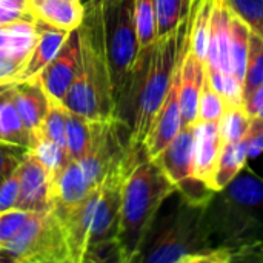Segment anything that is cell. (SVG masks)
Instances as JSON below:
<instances>
[{
  "instance_id": "1",
  "label": "cell",
  "mask_w": 263,
  "mask_h": 263,
  "mask_svg": "<svg viewBox=\"0 0 263 263\" xmlns=\"http://www.w3.org/2000/svg\"><path fill=\"white\" fill-rule=\"evenodd\" d=\"M193 12V11H191ZM191 26V14L171 32L139 51L116 97V119L129 129L131 146L143 149L153 120L160 109L180 65Z\"/></svg>"
},
{
  "instance_id": "2",
  "label": "cell",
  "mask_w": 263,
  "mask_h": 263,
  "mask_svg": "<svg viewBox=\"0 0 263 263\" xmlns=\"http://www.w3.org/2000/svg\"><path fill=\"white\" fill-rule=\"evenodd\" d=\"M206 205L193 203L179 191L157 213L134 263H228L225 250L213 245Z\"/></svg>"
},
{
  "instance_id": "3",
  "label": "cell",
  "mask_w": 263,
  "mask_h": 263,
  "mask_svg": "<svg viewBox=\"0 0 263 263\" xmlns=\"http://www.w3.org/2000/svg\"><path fill=\"white\" fill-rule=\"evenodd\" d=\"M214 247L228 254V263L242 257L263 242V179L248 165L220 191L205 210Z\"/></svg>"
},
{
  "instance_id": "4",
  "label": "cell",
  "mask_w": 263,
  "mask_h": 263,
  "mask_svg": "<svg viewBox=\"0 0 263 263\" xmlns=\"http://www.w3.org/2000/svg\"><path fill=\"white\" fill-rule=\"evenodd\" d=\"M79 39V71L62 105L91 122L112 119L116 117V102L106 49L103 5L99 0L86 2Z\"/></svg>"
},
{
  "instance_id": "5",
  "label": "cell",
  "mask_w": 263,
  "mask_h": 263,
  "mask_svg": "<svg viewBox=\"0 0 263 263\" xmlns=\"http://www.w3.org/2000/svg\"><path fill=\"white\" fill-rule=\"evenodd\" d=\"M176 191V185L154 159H142L128 174L117 234L120 263H134L157 213Z\"/></svg>"
},
{
  "instance_id": "6",
  "label": "cell",
  "mask_w": 263,
  "mask_h": 263,
  "mask_svg": "<svg viewBox=\"0 0 263 263\" xmlns=\"http://www.w3.org/2000/svg\"><path fill=\"white\" fill-rule=\"evenodd\" d=\"M0 262L71 263L66 234L55 213L32 211L18 234L0 247Z\"/></svg>"
},
{
  "instance_id": "7",
  "label": "cell",
  "mask_w": 263,
  "mask_h": 263,
  "mask_svg": "<svg viewBox=\"0 0 263 263\" xmlns=\"http://www.w3.org/2000/svg\"><path fill=\"white\" fill-rule=\"evenodd\" d=\"M103 14L106 49L116 102V97L140 51L134 22V0H120L112 6H103Z\"/></svg>"
},
{
  "instance_id": "8",
  "label": "cell",
  "mask_w": 263,
  "mask_h": 263,
  "mask_svg": "<svg viewBox=\"0 0 263 263\" xmlns=\"http://www.w3.org/2000/svg\"><path fill=\"white\" fill-rule=\"evenodd\" d=\"M146 156L123 160L106 173L105 179L100 183V194H99V200L96 205V213L92 219V227H91L86 251L97 245L117 242V234H119V227H120V213H122L123 185H125L128 174Z\"/></svg>"
},
{
  "instance_id": "9",
  "label": "cell",
  "mask_w": 263,
  "mask_h": 263,
  "mask_svg": "<svg viewBox=\"0 0 263 263\" xmlns=\"http://www.w3.org/2000/svg\"><path fill=\"white\" fill-rule=\"evenodd\" d=\"M99 194H100V185L91 190L82 200L72 205H60L52 208V211L55 213V216L60 219L63 225L71 263H83Z\"/></svg>"
},
{
  "instance_id": "10",
  "label": "cell",
  "mask_w": 263,
  "mask_h": 263,
  "mask_svg": "<svg viewBox=\"0 0 263 263\" xmlns=\"http://www.w3.org/2000/svg\"><path fill=\"white\" fill-rule=\"evenodd\" d=\"M80 65V39L79 28L71 31L59 52L39 74V80L46 91L48 97L62 103Z\"/></svg>"
},
{
  "instance_id": "11",
  "label": "cell",
  "mask_w": 263,
  "mask_h": 263,
  "mask_svg": "<svg viewBox=\"0 0 263 263\" xmlns=\"http://www.w3.org/2000/svg\"><path fill=\"white\" fill-rule=\"evenodd\" d=\"M18 176L20 191L15 208L26 211H49L52 176L29 149L18 166Z\"/></svg>"
},
{
  "instance_id": "12",
  "label": "cell",
  "mask_w": 263,
  "mask_h": 263,
  "mask_svg": "<svg viewBox=\"0 0 263 263\" xmlns=\"http://www.w3.org/2000/svg\"><path fill=\"white\" fill-rule=\"evenodd\" d=\"M182 128L180 103H179V68L168 89V94L157 111L149 133L145 139L143 149L146 157L156 159L177 136Z\"/></svg>"
},
{
  "instance_id": "13",
  "label": "cell",
  "mask_w": 263,
  "mask_h": 263,
  "mask_svg": "<svg viewBox=\"0 0 263 263\" xmlns=\"http://www.w3.org/2000/svg\"><path fill=\"white\" fill-rule=\"evenodd\" d=\"M223 140L220 136L219 122H202L194 123V166L193 176L199 182L214 190V174Z\"/></svg>"
},
{
  "instance_id": "14",
  "label": "cell",
  "mask_w": 263,
  "mask_h": 263,
  "mask_svg": "<svg viewBox=\"0 0 263 263\" xmlns=\"http://www.w3.org/2000/svg\"><path fill=\"white\" fill-rule=\"evenodd\" d=\"M206 63L190 49L188 42L179 65V103L182 116V128L194 125L199 119L197 106L200 89L203 85Z\"/></svg>"
},
{
  "instance_id": "15",
  "label": "cell",
  "mask_w": 263,
  "mask_h": 263,
  "mask_svg": "<svg viewBox=\"0 0 263 263\" xmlns=\"http://www.w3.org/2000/svg\"><path fill=\"white\" fill-rule=\"evenodd\" d=\"M35 28V42L31 48V52L26 59L25 66L18 72L15 82H25L39 77L45 66L54 59L71 31L55 28L40 18H34Z\"/></svg>"
},
{
  "instance_id": "16",
  "label": "cell",
  "mask_w": 263,
  "mask_h": 263,
  "mask_svg": "<svg viewBox=\"0 0 263 263\" xmlns=\"http://www.w3.org/2000/svg\"><path fill=\"white\" fill-rule=\"evenodd\" d=\"M9 89L23 123L35 139V134L39 133L52 100L48 97L39 77L25 82L9 83Z\"/></svg>"
},
{
  "instance_id": "17",
  "label": "cell",
  "mask_w": 263,
  "mask_h": 263,
  "mask_svg": "<svg viewBox=\"0 0 263 263\" xmlns=\"http://www.w3.org/2000/svg\"><path fill=\"white\" fill-rule=\"evenodd\" d=\"M91 190H94L80 163L69 160L54 177L51 186V210L60 205H72L82 200Z\"/></svg>"
},
{
  "instance_id": "18",
  "label": "cell",
  "mask_w": 263,
  "mask_h": 263,
  "mask_svg": "<svg viewBox=\"0 0 263 263\" xmlns=\"http://www.w3.org/2000/svg\"><path fill=\"white\" fill-rule=\"evenodd\" d=\"M28 5L35 18L65 31L77 29L85 15V5L80 0H28Z\"/></svg>"
},
{
  "instance_id": "19",
  "label": "cell",
  "mask_w": 263,
  "mask_h": 263,
  "mask_svg": "<svg viewBox=\"0 0 263 263\" xmlns=\"http://www.w3.org/2000/svg\"><path fill=\"white\" fill-rule=\"evenodd\" d=\"M0 142L25 146L34 145V136L23 123L11 96L9 85L0 86Z\"/></svg>"
},
{
  "instance_id": "20",
  "label": "cell",
  "mask_w": 263,
  "mask_h": 263,
  "mask_svg": "<svg viewBox=\"0 0 263 263\" xmlns=\"http://www.w3.org/2000/svg\"><path fill=\"white\" fill-rule=\"evenodd\" d=\"M216 0H197L191 12V26L188 32V46L200 60L206 62L211 20Z\"/></svg>"
},
{
  "instance_id": "21",
  "label": "cell",
  "mask_w": 263,
  "mask_h": 263,
  "mask_svg": "<svg viewBox=\"0 0 263 263\" xmlns=\"http://www.w3.org/2000/svg\"><path fill=\"white\" fill-rule=\"evenodd\" d=\"M248 157V148L243 140L239 143H223L214 174V190L220 191L227 186L247 166Z\"/></svg>"
},
{
  "instance_id": "22",
  "label": "cell",
  "mask_w": 263,
  "mask_h": 263,
  "mask_svg": "<svg viewBox=\"0 0 263 263\" xmlns=\"http://www.w3.org/2000/svg\"><path fill=\"white\" fill-rule=\"evenodd\" d=\"M66 153L69 160H80L91 146L92 122L66 109Z\"/></svg>"
},
{
  "instance_id": "23",
  "label": "cell",
  "mask_w": 263,
  "mask_h": 263,
  "mask_svg": "<svg viewBox=\"0 0 263 263\" xmlns=\"http://www.w3.org/2000/svg\"><path fill=\"white\" fill-rule=\"evenodd\" d=\"M194 5L191 0H154L157 37L174 31L191 14Z\"/></svg>"
},
{
  "instance_id": "24",
  "label": "cell",
  "mask_w": 263,
  "mask_h": 263,
  "mask_svg": "<svg viewBox=\"0 0 263 263\" xmlns=\"http://www.w3.org/2000/svg\"><path fill=\"white\" fill-rule=\"evenodd\" d=\"M35 42L34 20H20L0 25V51L31 52Z\"/></svg>"
},
{
  "instance_id": "25",
  "label": "cell",
  "mask_w": 263,
  "mask_h": 263,
  "mask_svg": "<svg viewBox=\"0 0 263 263\" xmlns=\"http://www.w3.org/2000/svg\"><path fill=\"white\" fill-rule=\"evenodd\" d=\"M253 117L247 112L245 106H230L219 120L220 136L223 143H239L245 140Z\"/></svg>"
},
{
  "instance_id": "26",
  "label": "cell",
  "mask_w": 263,
  "mask_h": 263,
  "mask_svg": "<svg viewBox=\"0 0 263 263\" xmlns=\"http://www.w3.org/2000/svg\"><path fill=\"white\" fill-rule=\"evenodd\" d=\"M260 85H263V39L250 29L247 69L243 77V102Z\"/></svg>"
},
{
  "instance_id": "27",
  "label": "cell",
  "mask_w": 263,
  "mask_h": 263,
  "mask_svg": "<svg viewBox=\"0 0 263 263\" xmlns=\"http://www.w3.org/2000/svg\"><path fill=\"white\" fill-rule=\"evenodd\" d=\"M134 22L140 49L151 46L157 40L154 0H134Z\"/></svg>"
},
{
  "instance_id": "28",
  "label": "cell",
  "mask_w": 263,
  "mask_h": 263,
  "mask_svg": "<svg viewBox=\"0 0 263 263\" xmlns=\"http://www.w3.org/2000/svg\"><path fill=\"white\" fill-rule=\"evenodd\" d=\"M206 76L213 88L222 96L227 106H243V82L234 74L206 66Z\"/></svg>"
},
{
  "instance_id": "29",
  "label": "cell",
  "mask_w": 263,
  "mask_h": 263,
  "mask_svg": "<svg viewBox=\"0 0 263 263\" xmlns=\"http://www.w3.org/2000/svg\"><path fill=\"white\" fill-rule=\"evenodd\" d=\"M65 129H66V108L62 103L52 102L35 137H42L66 149Z\"/></svg>"
},
{
  "instance_id": "30",
  "label": "cell",
  "mask_w": 263,
  "mask_h": 263,
  "mask_svg": "<svg viewBox=\"0 0 263 263\" xmlns=\"http://www.w3.org/2000/svg\"><path fill=\"white\" fill-rule=\"evenodd\" d=\"M227 103L222 99V96L213 88L206 71H205V79L203 85L200 89V97H199V106H197V120L202 122H219L222 116L227 111Z\"/></svg>"
},
{
  "instance_id": "31",
  "label": "cell",
  "mask_w": 263,
  "mask_h": 263,
  "mask_svg": "<svg viewBox=\"0 0 263 263\" xmlns=\"http://www.w3.org/2000/svg\"><path fill=\"white\" fill-rule=\"evenodd\" d=\"M29 151L45 165V168L51 173L52 177L69 162V157L65 148L49 140H45L42 137L34 139V145Z\"/></svg>"
},
{
  "instance_id": "32",
  "label": "cell",
  "mask_w": 263,
  "mask_h": 263,
  "mask_svg": "<svg viewBox=\"0 0 263 263\" xmlns=\"http://www.w3.org/2000/svg\"><path fill=\"white\" fill-rule=\"evenodd\" d=\"M233 11L263 39V0H228Z\"/></svg>"
},
{
  "instance_id": "33",
  "label": "cell",
  "mask_w": 263,
  "mask_h": 263,
  "mask_svg": "<svg viewBox=\"0 0 263 263\" xmlns=\"http://www.w3.org/2000/svg\"><path fill=\"white\" fill-rule=\"evenodd\" d=\"M32 211L12 208L5 213H0V247L11 242L18 231L25 227Z\"/></svg>"
},
{
  "instance_id": "34",
  "label": "cell",
  "mask_w": 263,
  "mask_h": 263,
  "mask_svg": "<svg viewBox=\"0 0 263 263\" xmlns=\"http://www.w3.org/2000/svg\"><path fill=\"white\" fill-rule=\"evenodd\" d=\"M26 151L25 146L0 142V185L18 170Z\"/></svg>"
},
{
  "instance_id": "35",
  "label": "cell",
  "mask_w": 263,
  "mask_h": 263,
  "mask_svg": "<svg viewBox=\"0 0 263 263\" xmlns=\"http://www.w3.org/2000/svg\"><path fill=\"white\" fill-rule=\"evenodd\" d=\"M29 52L0 51V86L14 83L18 72L26 63Z\"/></svg>"
},
{
  "instance_id": "36",
  "label": "cell",
  "mask_w": 263,
  "mask_h": 263,
  "mask_svg": "<svg viewBox=\"0 0 263 263\" xmlns=\"http://www.w3.org/2000/svg\"><path fill=\"white\" fill-rule=\"evenodd\" d=\"M18 191H20V176L17 170L0 185V213L15 208L18 200Z\"/></svg>"
},
{
  "instance_id": "37",
  "label": "cell",
  "mask_w": 263,
  "mask_h": 263,
  "mask_svg": "<svg viewBox=\"0 0 263 263\" xmlns=\"http://www.w3.org/2000/svg\"><path fill=\"white\" fill-rule=\"evenodd\" d=\"M245 145L250 156H259L263 153V120L253 119L250 131L245 137Z\"/></svg>"
},
{
  "instance_id": "38",
  "label": "cell",
  "mask_w": 263,
  "mask_h": 263,
  "mask_svg": "<svg viewBox=\"0 0 263 263\" xmlns=\"http://www.w3.org/2000/svg\"><path fill=\"white\" fill-rule=\"evenodd\" d=\"M243 106L247 112L253 119L263 120V85L257 86L243 102Z\"/></svg>"
},
{
  "instance_id": "39",
  "label": "cell",
  "mask_w": 263,
  "mask_h": 263,
  "mask_svg": "<svg viewBox=\"0 0 263 263\" xmlns=\"http://www.w3.org/2000/svg\"><path fill=\"white\" fill-rule=\"evenodd\" d=\"M0 5L9 6V8H14V9H20V11H29L28 0H0Z\"/></svg>"
},
{
  "instance_id": "40",
  "label": "cell",
  "mask_w": 263,
  "mask_h": 263,
  "mask_svg": "<svg viewBox=\"0 0 263 263\" xmlns=\"http://www.w3.org/2000/svg\"><path fill=\"white\" fill-rule=\"evenodd\" d=\"M103 6H112V5H116V3H119L120 0H99Z\"/></svg>"
},
{
  "instance_id": "41",
  "label": "cell",
  "mask_w": 263,
  "mask_h": 263,
  "mask_svg": "<svg viewBox=\"0 0 263 263\" xmlns=\"http://www.w3.org/2000/svg\"><path fill=\"white\" fill-rule=\"evenodd\" d=\"M71 2H79V0H71Z\"/></svg>"
},
{
  "instance_id": "42",
  "label": "cell",
  "mask_w": 263,
  "mask_h": 263,
  "mask_svg": "<svg viewBox=\"0 0 263 263\" xmlns=\"http://www.w3.org/2000/svg\"><path fill=\"white\" fill-rule=\"evenodd\" d=\"M191 2H197V0H191Z\"/></svg>"
}]
</instances>
